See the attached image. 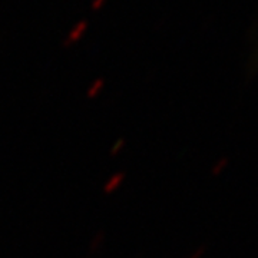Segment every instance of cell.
Wrapping results in <instances>:
<instances>
[{
    "mask_svg": "<svg viewBox=\"0 0 258 258\" xmlns=\"http://www.w3.org/2000/svg\"><path fill=\"white\" fill-rule=\"evenodd\" d=\"M207 249H208L207 245H201V247L194 249L192 252H191L186 258H203L204 255H205V252H207Z\"/></svg>",
    "mask_w": 258,
    "mask_h": 258,
    "instance_id": "obj_7",
    "label": "cell"
},
{
    "mask_svg": "<svg viewBox=\"0 0 258 258\" xmlns=\"http://www.w3.org/2000/svg\"><path fill=\"white\" fill-rule=\"evenodd\" d=\"M125 147H126V141H125V139H116V141L112 144L111 149H109V155H111V157H118L120 152L125 149Z\"/></svg>",
    "mask_w": 258,
    "mask_h": 258,
    "instance_id": "obj_6",
    "label": "cell"
},
{
    "mask_svg": "<svg viewBox=\"0 0 258 258\" xmlns=\"http://www.w3.org/2000/svg\"><path fill=\"white\" fill-rule=\"evenodd\" d=\"M230 165V158L228 157H221L211 168L212 176H220L227 169V166Z\"/></svg>",
    "mask_w": 258,
    "mask_h": 258,
    "instance_id": "obj_5",
    "label": "cell"
},
{
    "mask_svg": "<svg viewBox=\"0 0 258 258\" xmlns=\"http://www.w3.org/2000/svg\"><path fill=\"white\" fill-rule=\"evenodd\" d=\"M89 29V23L88 20H81L75 25L74 28L71 29V32L66 35V37L63 39V46H72L75 43H78L86 33V30Z\"/></svg>",
    "mask_w": 258,
    "mask_h": 258,
    "instance_id": "obj_1",
    "label": "cell"
},
{
    "mask_svg": "<svg viewBox=\"0 0 258 258\" xmlns=\"http://www.w3.org/2000/svg\"><path fill=\"white\" fill-rule=\"evenodd\" d=\"M105 89V79L103 78H96L86 89V98L88 99H95L98 98Z\"/></svg>",
    "mask_w": 258,
    "mask_h": 258,
    "instance_id": "obj_3",
    "label": "cell"
},
{
    "mask_svg": "<svg viewBox=\"0 0 258 258\" xmlns=\"http://www.w3.org/2000/svg\"><path fill=\"white\" fill-rule=\"evenodd\" d=\"M105 244V232H96L91 240V244H89V252L91 254H96L98 251H101L102 247Z\"/></svg>",
    "mask_w": 258,
    "mask_h": 258,
    "instance_id": "obj_4",
    "label": "cell"
},
{
    "mask_svg": "<svg viewBox=\"0 0 258 258\" xmlns=\"http://www.w3.org/2000/svg\"><path fill=\"white\" fill-rule=\"evenodd\" d=\"M108 0H92L91 2V8H92L93 10H99L101 8H103V5L106 3Z\"/></svg>",
    "mask_w": 258,
    "mask_h": 258,
    "instance_id": "obj_8",
    "label": "cell"
},
{
    "mask_svg": "<svg viewBox=\"0 0 258 258\" xmlns=\"http://www.w3.org/2000/svg\"><path fill=\"white\" fill-rule=\"evenodd\" d=\"M125 179H126V174H125V172H122V171L115 172V174H112V175L106 179V182L102 186V191H103L105 195H112V194L116 192L120 186L123 185Z\"/></svg>",
    "mask_w": 258,
    "mask_h": 258,
    "instance_id": "obj_2",
    "label": "cell"
}]
</instances>
